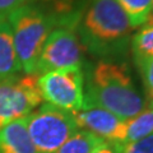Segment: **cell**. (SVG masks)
I'll use <instances>...</instances> for the list:
<instances>
[{
    "label": "cell",
    "mask_w": 153,
    "mask_h": 153,
    "mask_svg": "<svg viewBox=\"0 0 153 153\" xmlns=\"http://www.w3.org/2000/svg\"><path fill=\"white\" fill-rule=\"evenodd\" d=\"M117 3L126 13L134 28L144 25L149 18L152 0H117Z\"/></svg>",
    "instance_id": "5bb4252c"
},
{
    "label": "cell",
    "mask_w": 153,
    "mask_h": 153,
    "mask_svg": "<svg viewBox=\"0 0 153 153\" xmlns=\"http://www.w3.org/2000/svg\"><path fill=\"white\" fill-rule=\"evenodd\" d=\"M22 73L9 22L0 23V82Z\"/></svg>",
    "instance_id": "30bf717a"
},
{
    "label": "cell",
    "mask_w": 153,
    "mask_h": 153,
    "mask_svg": "<svg viewBox=\"0 0 153 153\" xmlns=\"http://www.w3.org/2000/svg\"><path fill=\"white\" fill-rule=\"evenodd\" d=\"M25 119L28 135L40 153H56L79 129L74 112L50 103L41 105Z\"/></svg>",
    "instance_id": "277c9868"
},
{
    "label": "cell",
    "mask_w": 153,
    "mask_h": 153,
    "mask_svg": "<svg viewBox=\"0 0 153 153\" xmlns=\"http://www.w3.org/2000/svg\"><path fill=\"white\" fill-rule=\"evenodd\" d=\"M8 22L22 71L35 74L38 55L47 36L55 27L65 23L66 18L60 17L49 7L31 1L13 12Z\"/></svg>",
    "instance_id": "3957f363"
},
{
    "label": "cell",
    "mask_w": 153,
    "mask_h": 153,
    "mask_svg": "<svg viewBox=\"0 0 153 153\" xmlns=\"http://www.w3.org/2000/svg\"><path fill=\"white\" fill-rule=\"evenodd\" d=\"M149 18L153 19V0H152V3H151V12H149ZM148 18V19H149Z\"/></svg>",
    "instance_id": "ffe728a7"
},
{
    "label": "cell",
    "mask_w": 153,
    "mask_h": 153,
    "mask_svg": "<svg viewBox=\"0 0 153 153\" xmlns=\"http://www.w3.org/2000/svg\"><path fill=\"white\" fill-rule=\"evenodd\" d=\"M74 117L79 129L100 137L105 142L121 146L125 120L101 107H83L74 111Z\"/></svg>",
    "instance_id": "ba28073f"
},
{
    "label": "cell",
    "mask_w": 153,
    "mask_h": 153,
    "mask_svg": "<svg viewBox=\"0 0 153 153\" xmlns=\"http://www.w3.org/2000/svg\"><path fill=\"white\" fill-rule=\"evenodd\" d=\"M147 103L125 64L97 60L84 87L83 107H101L128 120L139 114Z\"/></svg>",
    "instance_id": "7a4b0ae2"
},
{
    "label": "cell",
    "mask_w": 153,
    "mask_h": 153,
    "mask_svg": "<svg viewBox=\"0 0 153 153\" xmlns=\"http://www.w3.org/2000/svg\"><path fill=\"white\" fill-rule=\"evenodd\" d=\"M120 153H153V133L140 139L123 144Z\"/></svg>",
    "instance_id": "e0dca14e"
},
{
    "label": "cell",
    "mask_w": 153,
    "mask_h": 153,
    "mask_svg": "<svg viewBox=\"0 0 153 153\" xmlns=\"http://www.w3.org/2000/svg\"><path fill=\"white\" fill-rule=\"evenodd\" d=\"M75 30L84 51L98 60L117 61L128 55L135 28L117 0H88Z\"/></svg>",
    "instance_id": "6da1fadb"
},
{
    "label": "cell",
    "mask_w": 153,
    "mask_h": 153,
    "mask_svg": "<svg viewBox=\"0 0 153 153\" xmlns=\"http://www.w3.org/2000/svg\"><path fill=\"white\" fill-rule=\"evenodd\" d=\"M130 50L133 59L153 56V19L149 18L135 33H133Z\"/></svg>",
    "instance_id": "7c38bea8"
},
{
    "label": "cell",
    "mask_w": 153,
    "mask_h": 153,
    "mask_svg": "<svg viewBox=\"0 0 153 153\" xmlns=\"http://www.w3.org/2000/svg\"><path fill=\"white\" fill-rule=\"evenodd\" d=\"M121 146L117 143H111V142H102L100 146H97L93 149L92 153H120Z\"/></svg>",
    "instance_id": "d6986e66"
},
{
    "label": "cell",
    "mask_w": 153,
    "mask_h": 153,
    "mask_svg": "<svg viewBox=\"0 0 153 153\" xmlns=\"http://www.w3.org/2000/svg\"><path fill=\"white\" fill-rule=\"evenodd\" d=\"M103 142L100 137L87 130H76L56 153H92Z\"/></svg>",
    "instance_id": "4fadbf2b"
},
{
    "label": "cell",
    "mask_w": 153,
    "mask_h": 153,
    "mask_svg": "<svg viewBox=\"0 0 153 153\" xmlns=\"http://www.w3.org/2000/svg\"><path fill=\"white\" fill-rule=\"evenodd\" d=\"M0 153H40L26 128V119L13 121L0 131Z\"/></svg>",
    "instance_id": "9c48e42d"
},
{
    "label": "cell",
    "mask_w": 153,
    "mask_h": 153,
    "mask_svg": "<svg viewBox=\"0 0 153 153\" xmlns=\"http://www.w3.org/2000/svg\"><path fill=\"white\" fill-rule=\"evenodd\" d=\"M152 133H153V101L148 102L147 106L134 117L125 120L121 146L126 144L129 142L140 139V138Z\"/></svg>",
    "instance_id": "8fae6325"
},
{
    "label": "cell",
    "mask_w": 153,
    "mask_h": 153,
    "mask_svg": "<svg viewBox=\"0 0 153 153\" xmlns=\"http://www.w3.org/2000/svg\"><path fill=\"white\" fill-rule=\"evenodd\" d=\"M33 1H40L60 17L69 18L79 16L88 0H33Z\"/></svg>",
    "instance_id": "9a60e30c"
},
{
    "label": "cell",
    "mask_w": 153,
    "mask_h": 153,
    "mask_svg": "<svg viewBox=\"0 0 153 153\" xmlns=\"http://www.w3.org/2000/svg\"><path fill=\"white\" fill-rule=\"evenodd\" d=\"M31 1L33 0H0V23L8 21L13 12Z\"/></svg>",
    "instance_id": "ac0fdd59"
},
{
    "label": "cell",
    "mask_w": 153,
    "mask_h": 153,
    "mask_svg": "<svg viewBox=\"0 0 153 153\" xmlns=\"http://www.w3.org/2000/svg\"><path fill=\"white\" fill-rule=\"evenodd\" d=\"M139 75L142 78L147 102L153 101V56L134 59Z\"/></svg>",
    "instance_id": "2e32d148"
},
{
    "label": "cell",
    "mask_w": 153,
    "mask_h": 153,
    "mask_svg": "<svg viewBox=\"0 0 153 153\" xmlns=\"http://www.w3.org/2000/svg\"><path fill=\"white\" fill-rule=\"evenodd\" d=\"M37 78L35 74H18L0 82V131L41 105Z\"/></svg>",
    "instance_id": "52a82bcc"
},
{
    "label": "cell",
    "mask_w": 153,
    "mask_h": 153,
    "mask_svg": "<svg viewBox=\"0 0 153 153\" xmlns=\"http://www.w3.org/2000/svg\"><path fill=\"white\" fill-rule=\"evenodd\" d=\"M84 49L75 25H59L47 36L41 52L38 55L35 75H41L47 71L66 69V68H83Z\"/></svg>",
    "instance_id": "5b68a950"
},
{
    "label": "cell",
    "mask_w": 153,
    "mask_h": 153,
    "mask_svg": "<svg viewBox=\"0 0 153 153\" xmlns=\"http://www.w3.org/2000/svg\"><path fill=\"white\" fill-rule=\"evenodd\" d=\"M42 100L66 111H78L84 105L85 74L83 68L47 71L37 78Z\"/></svg>",
    "instance_id": "8992f818"
}]
</instances>
